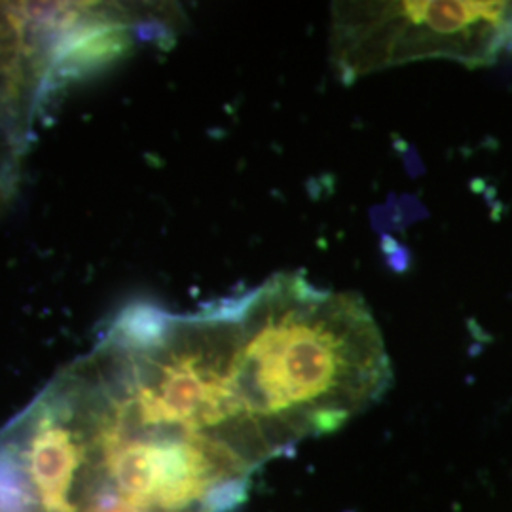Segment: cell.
<instances>
[{"label":"cell","mask_w":512,"mask_h":512,"mask_svg":"<svg viewBox=\"0 0 512 512\" xmlns=\"http://www.w3.org/2000/svg\"><path fill=\"white\" fill-rule=\"evenodd\" d=\"M512 54V2H338L332 6L330 57L338 78L423 59L486 67Z\"/></svg>","instance_id":"7a4b0ae2"},{"label":"cell","mask_w":512,"mask_h":512,"mask_svg":"<svg viewBox=\"0 0 512 512\" xmlns=\"http://www.w3.org/2000/svg\"><path fill=\"white\" fill-rule=\"evenodd\" d=\"M228 302L239 391L277 458L340 429L391 385L384 336L359 294L275 274Z\"/></svg>","instance_id":"6da1fadb"},{"label":"cell","mask_w":512,"mask_h":512,"mask_svg":"<svg viewBox=\"0 0 512 512\" xmlns=\"http://www.w3.org/2000/svg\"><path fill=\"white\" fill-rule=\"evenodd\" d=\"M2 10H4V4H2V6H0V16H2Z\"/></svg>","instance_id":"5b68a950"},{"label":"cell","mask_w":512,"mask_h":512,"mask_svg":"<svg viewBox=\"0 0 512 512\" xmlns=\"http://www.w3.org/2000/svg\"><path fill=\"white\" fill-rule=\"evenodd\" d=\"M137 29L139 21L122 8L63 4L48 52L50 93L116 65L133 50Z\"/></svg>","instance_id":"277c9868"},{"label":"cell","mask_w":512,"mask_h":512,"mask_svg":"<svg viewBox=\"0 0 512 512\" xmlns=\"http://www.w3.org/2000/svg\"><path fill=\"white\" fill-rule=\"evenodd\" d=\"M0 512H165L107 446L63 427L0 433Z\"/></svg>","instance_id":"3957f363"}]
</instances>
